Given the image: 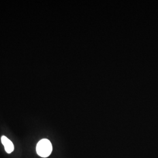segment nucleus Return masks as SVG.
<instances>
[{"label":"nucleus","mask_w":158,"mask_h":158,"mask_svg":"<svg viewBox=\"0 0 158 158\" xmlns=\"http://www.w3.org/2000/svg\"><path fill=\"white\" fill-rule=\"evenodd\" d=\"M52 152V145L51 142L47 139H42L36 145L37 154L42 158L49 156Z\"/></svg>","instance_id":"obj_1"},{"label":"nucleus","mask_w":158,"mask_h":158,"mask_svg":"<svg viewBox=\"0 0 158 158\" xmlns=\"http://www.w3.org/2000/svg\"><path fill=\"white\" fill-rule=\"evenodd\" d=\"M1 142L5 148V150L8 153H11L14 150V144L9 139H8L6 136H2L1 137Z\"/></svg>","instance_id":"obj_2"}]
</instances>
